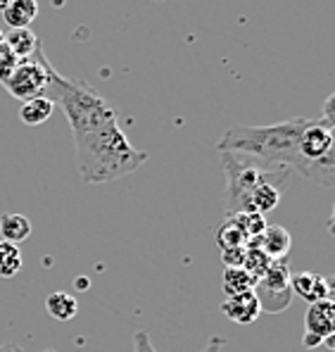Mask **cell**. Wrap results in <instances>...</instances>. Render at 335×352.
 <instances>
[{"mask_svg": "<svg viewBox=\"0 0 335 352\" xmlns=\"http://www.w3.org/2000/svg\"><path fill=\"white\" fill-rule=\"evenodd\" d=\"M76 164L86 184H110L143 167L148 153L133 148L122 131L119 119L105 122L89 131L74 133Z\"/></svg>", "mask_w": 335, "mask_h": 352, "instance_id": "6da1fadb", "label": "cell"}, {"mask_svg": "<svg viewBox=\"0 0 335 352\" xmlns=\"http://www.w3.org/2000/svg\"><path fill=\"white\" fill-rule=\"evenodd\" d=\"M309 119L292 117L269 126H231L216 143V150L224 153H243L259 157L271 164H283L305 179L307 162L300 153V136Z\"/></svg>", "mask_w": 335, "mask_h": 352, "instance_id": "7a4b0ae2", "label": "cell"}, {"mask_svg": "<svg viewBox=\"0 0 335 352\" xmlns=\"http://www.w3.org/2000/svg\"><path fill=\"white\" fill-rule=\"evenodd\" d=\"M221 155V169L226 176V217L240 214L250 210V195L257 186L269 184L283 193L290 188L297 174L283 164H271L259 157L243 153H229L224 150Z\"/></svg>", "mask_w": 335, "mask_h": 352, "instance_id": "3957f363", "label": "cell"}, {"mask_svg": "<svg viewBox=\"0 0 335 352\" xmlns=\"http://www.w3.org/2000/svg\"><path fill=\"white\" fill-rule=\"evenodd\" d=\"M45 98H48L53 105L62 107V112H65L67 122H69V126H71V136L117 119V112L112 110V105L100 93L93 91L84 81L62 76L60 72H55L53 65L48 67Z\"/></svg>", "mask_w": 335, "mask_h": 352, "instance_id": "277c9868", "label": "cell"}, {"mask_svg": "<svg viewBox=\"0 0 335 352\" xmlns=\"http://www.w3.org/2000/svg\"><path fill=\"white\" fill-rule=\"evenodd\" d=\"M48 67L50 62L45 58L43 48H38L31 58H24L14 65L12 74L8 76L3 88L19 102L45 96V88H48Z\"/></svg>", "mask_w": 335, "mask_h": 352, "instance_id": "5b68a950", "label": "cell"}, {"mask_svg": "<svg viewBox=\"0 0 335 352\" xmlns=\"http://www.w3.org/2000/svg\"><path fill=\"white\" fill-rule=\"evenodd\" d=\"M290 267H288L286 260L271 262V267L266 269V274L262 278L255 281V293L257 302H259V309L266 314H281L290 307L292 302V288H290Z\"/></svg>", "mask_w": 335, "mask_h": 352, "instance_id": "8992f818", "label": "cell"}, {"mask_svg": "<svg viewBox=\"0 0 335 352\" xmlns=\"http://www.w3.org/2000/svg\"><path fill=\"white\" fill-rule=\"evenodd\" d=\"M300 153L305 157L307 167L312 162H316V160L335 153V136L331 124H326L323 119H309L300 136Z\"/></svg>", "mask_w": 335, "mask_h": 352, "instance_id": "52a82bcc", "label": "cell"}, {"mask_svg": "<svg viewBox=\"0 0 335 352\" xmlns=\"http://www.w3.org/2000/svg\"><path fill=\"white\" fill-rule=\"evenodd\" d=\"M290 288L292 295H300L309 305L319 302V300H333L331 281L326 276H321V274H312V272L290 274Z\"/></svg>", "mask_w": 335, "mask_h": 352, "instance_id": "ba28073f", "label": "cell"}, {"mask_svg": "<svg viewBox=\"0 0 335 352\" xmlns=\"http://www.w3.org/2000/svg\"><path fill=\"white\" fill-rule=\"evenodd\" d=\"M221 312H224V317H229L231 322L247 326L259 319L262 309H259V302H257L255 293L247 291L238 295H226V298L221 300Z\"/></svg>", "mask_w": 335, "mask_h": 352, "instance_id": "9c48e42d", "label": "cell"}, {"mask_svg": "<svg viewBox=\"0 0 335 352\" xmlns=\"http://www.w3.org/2000/svg\"><path fill=\"white\" fill-rule=\"evenodd\" d=\"M305 333L326 340L335 336V302L333 300H319L307 307L305 314Z\"/></svg>", "mask_w": 335, "mask_h": 352, "instance_id": "30bf717a", "label": "cell"}, {"mask_svg": "<svg viewBox=\"0 0 335 352\" xmlns=\"http://www.w3.org/2000/svg\"><path fill=\"white\" fill-rule=\"evenodd\" d=\"M257 248L269 257L271 262H278V260H286L288 252L292 248V236L286 226H266L264 234L259 236L257 241Z\"/></svg>", "mask_w": 335, "mask_h": 352, "instance_id": "8fae6325", "label": "cell"}, {"mask_svg": "<svg viewBox=\"0 0 335 352\" xmlns=\"http://www.w3.org/2000/svg\"><path fill=\"white\" fill-rule=\"evenodd\" d=\"M3 43L12 50V55L17 60H24V58H31L36 50L41 48V41L38 36L34 34L31 29H10L5 34Z\"/></svg>", "mask_w": 335, "mask_h": 352, "instance_id": "7c38bea8", "label": "cell"}, {"mask_svg": "<svg viewBox=\"0 0 335 352\" xmlns=\"http://www.w3.org/2000/svg\"><path fill=\"white\" fill-rule=\"evenodd\" d=\"M45 309H48L50 317L58 319V322H69V319H74L76 312H79V302H76V298L71 293L55 291L45 298Z\"/></svg>", "mask_w": 335, "mask_h": 352, "instance_id": "4fadbf2b", "label": "cell"}, {"mask_svg": "<svg viewBox=\"0 0 335 352\" xmlns=\"http://www.w3.org/2000/svg\"><path fill=\"white\" fill-rule=\"evenodd\" d=\"M53 110H55V105L45 96L31 98V100H24L22 107H19V119H22L27 126H41V124L48 122Z\"/></svg>", "mask_w": 335, "mask_h": 352, "instance_id": "5bb4252c", "label": "cell"}, {"mask_svg": "<svg viewBox=\"0 0 335 352\" xmlns=\"http://www.w3.org/2000/svg\"><path fill=\"white\" fill-rule=\"evenodd\" d=\"M0 236L5 243L19 245L31 236V221L24 214H3L0 217Z\"/></svg>", "mask_w": 335, "mask_h": 352, "instance_id": "9a60e30c", "label": "cell"}, {"mask_svg": "<svg viewBox=\"0 0 335 352\" xmlns=\"http://www.w3.org/2000/svg\"><path fill=\"white\" fill-rule=\"evenodd\" d=\"M226 219H233L238 224V229L243 231L245 238H247V248L257 245L259 236L264 234L266 224L264 214H257V212H240V214H233V217H226Z\"/></svg>", "mask_w": 335, "mask_h": 352, "instance_id": "2e32d148", "label": "cell"}, {"mask_svg": "<svg viewBox=\"0 0 335 352\" xmlns=\"http://www.w3.org/2000/svg\"><path fill=\"white\" fill-rule=\"evenodd\" d=\"M221 288H224L226 295L247 293L255 288V278H252L243 267H224V274H221Z\"/></svg>", "mask_w": 335, "mask_h": 352, "instance_id": "e0dca14e", "label": "cell"}, {"mask_svg": "<svg viewBox=\"0 0 335 352\" xmlns=\"http://www.w3.org/2000/svg\"><path fill=\"white\" fill-rule=\"evenodd\" d=\"M305 179L323 186V188H333V184H335V153L326 155V157H321V160H316V162L309 164Z\"/></svg>", "mask_w": 335, "mask_h": 352, "instance_id": "ac0fdd59", "label": "cell"}, {"mask_svg": "<svg viewBox=\"0 0 335 352\" xmlns=\"http://www.w3.org/2000/svg\"><path fill=\"white\" fill-rule=\"evenodd\" d=\"M281 195H283L281 190L274 188V186H269V184L257 186L250 195V210L257 212V214H266V212H271L274 207H278V203H281Z\"/></svg>", "mask_w": 335, "mask_h": 352, "instance_id": "d6986e66", "label": "cell"}, {"mask_svg": "<svg viewBox=\"0 0 335 352\" xmlns=\"http://www.w3.org/2000/svg\"><path fill=\"white\" fill-rule=\"evenodd\" d=\"M22 269V252L12 243L0 241V278H12Z\"/></svg>", "mask_w": 335, "mask_h": 352, "instance_id": "ffe728a7", "label": "cell"}, {"mask_svg": "<svg viewBox=\"0 0 335 352\" xmlns=\"http://www.w3.org/2000/svg\"><path fill=\"white\" fill-rule=\"evenodd\" d=\"M216 245H219L221 250H229V248H247V238L233 219H226V224L216 231Z\"/></svg>", "mask_w": 335, "mask_h": 352, "instance_id": "44dd1931", "label": "cell"}, {"mask_svg": "<svg viewBox=\"0 0 335 352\" xmlns=\"http://www.w3.org/2000/svg\"><path fill=\"white\" fill-rule=\"evenodd\" d=\"M269 267H271V260L259 250V248H257V245L247 248V250H245V260H243V269H245L247 274H250L252 278H255V281L264 276Z\"/></svg>", "mask_w": 335, "mask_h": 352, "instance_id": "7402d4cb", "label": "cell"}, {"mask_svg": "<svg viewBox=\"0 0 335 352\" xmlns=\"http://www.w3.org/2000/svg\"><path fill=\"white\" fill-rule=\"evenodd\" d=\"M3 19H5V24H8L10 29H29L31 27V19L24 17V14L19 12L12 3L8 5V10H3Z\"/></svg>", "mask_w": 335, "mask_h": 352, "instance_id": "603a6c76", "label": "cell"}, {"mask_svg": "<svg viewBox=\"0 0 335 352\" xmlns=\"http://www.w3.org/2000/svg\"><path fill=\"white\" fill-rule=\"evenodd\" d=\"M17 58L12 55V50L8 48L5 43H0V84H5L8 81V76L12 74L14 65H17Z\"/></svg>", "mask_w": 335, "mask_h": 352, "instance_id": "cb8c5ba5", "label": "cell"}, {"mask_svg": "<svg viewBox=\"0 0 335 352\" xmlns=\"http://www.w3.org/2000/svg\"><path fill=\"white\" fill-rule=\"evenodd\" d=\"M247 248H229V250H221V260L224 267H243Z\"/></svg>", "mask_w": 335, "mask_h": 352, "instance_id": "d4e9b609", "label": "cell"}, {"mask_svg": "<svg viewBox=\"0 0 335 352\" xmlns=\"http://www.w3.org/2000/svg\"><path fill=\"white\" fill-rule=\"evenodd\" d=\"M133 352H157L150 340V336H148V331H136L133 333Z\"/></svg>", "mask_w": 335, "mask_h": 352, "instance_id": "484cf974", "label": "cell"}, {"mask_svg": "<svg viewBox=\"0 0 335 352\" xmlns=\"http://www.w3.org/2000/svg\"><path fill=\"white\" fill-rule=\"evenodd\" d=\"M10 3H12L24 17H29L31 22H34L36 14H38V3H36V0H10Z\"/></svg>", "mask_w": 335, "mask_h": 352, "instance_id": "4316f807", "label": "cell"}, {"mask_svg": "<svg viewBox=\"0 0 335 352\" xmlns=\"http://www.w3.org/2000/svg\"><path fill=\"white\" fill-rule=\"evenodd\" d=\"M321 119H323V122H326V124H331V126L335 129V96H333V93L326 98V102H323Z\"/></svg>", "mask_w": 335, "mask_h": 352, "instance_id": "83f0119b", "label": "cell"}, {"mask_svg": "<svg viewBox=\"0 0 335 352\" xmlns=\"http://www.w3.org/2000/svg\"><path fill=\"white\" fill-rule=\"evenodd\" d=\"M302 345H305V348H309V350H314V348H321L323 340L316 338V336H312V333H305V336H302Z\"/></svg>", "mask_w": 335, "mask_h": 352, "instance_id": "f1b7e54d", "label": "cell"}, {"mask_svg": "<svg viewBox=\"0 0 335 352\" xmlns=\"http://www.w3.org/2000/svg\"><path fill=\"white\" fill-rule=\"evenodd\" d=\"M226 345V340L224 338H219V336H214L212 340L207 343V348H205L203 352H221V348Z\"/></svg>", "mask_w": 335, "mask_h": 352, "instance_id": "f546056e", "label": "cell"}, {"mask_svg": "<svg viewBox=\"0 0 335 352\" xmlns=\"http://www.w3.org/2000/svg\"><path fill=\"white\" fill-rule=\"evenodd\" d=\"M0 352H24L19 345H12V343H5V345H0Z\"/></svg>", "mask_w": 335, "mask_h": 352, "instance_id": "4dcf8cb0", "label": "cell"}, {"mask_svg": "<svg viewBox=\"0 0 335 352\" xmlns=\"http://www.w3.org/2000/svg\"><path fill=\"white\" fill-rule=\"evenodd\" d=\"M323 348H328V350L335 348V336H328V338L323 340Z\"/></svg>", "mask_w": 335, "mask_h": 352, "instance_id": "1f68e13d", "label": "cell"}, {"mask_svg": "<svg viewBox=\"0 0 335 352\" xmlns=\"http://www.w3.org/2000/svg\"><path fill=\"white\" fill-rule=\"evenodd\" d=\"M8 5H10V0H0V12H3V10H8Z\"/></svg>", "mask_w": 335, "mask_h": 352, "instance_id": "d6a6232c", "label": "cell"}, {"mask_svg": "<svg viewBox=\"0 0 335 352\" xmlns=\"http://www.w3.org/2000/svg\"><path fill=\"white\" fill-rule=\"evenodd\" d=\"M3 38H5V34H3V31H0V43H3Z\"/></svg>", "mask_w": 335, "mask_h": 352, "instance_id": "836d02e7", "label": "cell"}]
</instances>
